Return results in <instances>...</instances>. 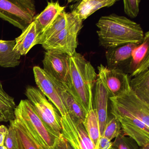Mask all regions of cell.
Instances as JSON below:
<instances>
[{"instance_id":"d6a6232c","label":"cell","mask_w":149,"mask_h":149,"mask_svg":"<svg viewBox=\"0 0 149 149\" xmlns=\"http://www.w3.org/2000/svg\"><path fill=\"white\" fill-rule=\"evenodd\" d=\"M0 149H7V148L5 146H0Z\"/></svg>"},{"instance_id":"83f0119b","label":"cell","mask_w":149,"mask_h":149,"mask_svg":"<svg viewBox=\"0 0 149 149\" xmlns=\"http://www.w3.org/2000/svg\"><path fill=\"white\" fill-rule=\"evenodd\" d=\"M4 146L7 149H17L14 130L11 123H10L8 132L5 139Z\"/></svg>"},{"instance_id":"8fae6325","label":"cell","mask_w":149,"mask_h":149,"mask_svg":"<svg viewBox=\"0 0 149 149\" xmlns=\"http://www.w3.org/2000/svg\"><path fill=\"white\" fill-rule=\"evenodd\" d=\"M97 70L111 97L120 95L130 88L128 74L120 69L109 68L101 64Z\"/></svg>"},{"instance_id":"9c48e42d","label":"cell","mask_w":149,"mask_h":149,"mask_svg":"<svg viewBox=\"0 0 149 149\" xmlns=\"http://www.w3.org/2000/svg\"><path fill=\"white\" fill-rule=\"evenodd\" d=\"M69 57L59 51H46L42 61L43 70L57 81L68 86L70 80Z\"/></svg>"},{"instance_id":"f546056e","label":"cell","mask_w":149,"mask_h":149,"mask_svg":"<svg viewBox=\"0 0 149 149\" xmlns=\"http://www.w3.org/2000/svg\"><path fill=\"white\" fill-rule=\"evenodd\" d=\"M51 149H74L69 142L64 138L62 136H61L57 140L55 145Z\"/></svg>"},{"instance_id":"277c9868","label":"cell","mask_w":149,"mask_h":149,"mask_svg":"<svg viewBox=\"0 0 149 149\" xmlns=\"http://www.w3.org/2000/svg\"><path fill=\"white\" fill-rule=\"evenodd\" d=\"M111 114L142 121L149 127V104L139 98L131 89L123 94L109 97Z\"/></svg>"},{"instance_id":"7c38bea8","label":"cell","mask_w":149,"mask_h":149,"mask_svg":"<svg viewBox=\"0 0 149 149\" xmlns=\"http://www.w3.org/2000/svg\"><path fill=\"white\" fill-rule=\"evenodd\" d=\"M110 97L102 78L97 74L93 89V105L98 118L101 136L102 135L109 118Z\"/></svg>"},{"instance_id":"603a6c76","label":"cell","mask_w":149,"mask_h":149,"mask_svg":"<svg viewBox=\"0 0 149 149\" xmlns=\"http://www.w3.org/2000/svg\"><path fill=\"white\" fill-rule=\"evenodd\" d=\"M16 106L14 98L5 91L0 81V122L13 120Z\"/></svg>"},{"instance_id":"5b68a950","label":"cell","mask_w":149,"mask_h":149,"mask_svg":"<svg viewBox=\"0 0 149 149\" xmlns=\"http://www.w3.org/2000/svg\"><path fill=\"white\" fill-rule=\"evenodd\" d=\"M32 0H0V18L23 31L36 16Z\"/></svg>"},{"instance_id":"4316f807","label":"cell","mask_w":149,"mask_h":149,"mask_svg":"<svg viewBox=\"0 0 149 149\" xmlns=\"http://www.w3.org/2000/svg\"><path fill=\"white\" fill-rule=\"evenodd\" d=\"M140 2V0L123 1L124 10L125 13L130 18H136L139 13Z\"/></svg>"},{"instance_id":"1f68e13d","label":"cell","mask_w":149,"mask_h":149,"mask_svg":"<svg viewBox=\"0 0 149 149\" xmlns=\"http://www.w3.org/2000/svg\"><path fill=\"white\" fill-rule=\"evenodd\" d=\"M139 149H149V144L143 146H139Z\"/></svg>"},{"instance_id":"ac0fdd59","label":"cell","mask_w":149,"mask_h":149,"mask_svg":"<svg viewBox=\"0 0 149 149\" xmlns=\"http://www.w3.org/2000/svg\"><path fill=\"white\" fill-rule=\"evenodd\" d=\"M63 102L67 113L84 122L87 112L64 84L57 81Z\"/></svg>"},{"instance_id":"44dd1931","label":"cell","mask_w":149,"mask_h":149,"mask_svg":"<svg viewBox=\"0 0 149 149\" xmlns=\"http://www.w3.org/2000/svg\"><path fill=\"white\" fill-rule=\"evenodd\" d=\"M15 40H0V67L15 68L19 65L21 56L14 50Z\"/></svg>"},{"instance_id":"f1b7e54d","label":"cell","mask_w":149,"mask_h":149,"mask_svg":"<svg viewBox=\"0 0 149 149\" xmlns=\"http://www.w3.org/2000/svg\"><path fill=\"white\" fill-rule=\"evenodd\" d=\"M112 145L111 140L103 136H101L95 149H109Z\"/></svg>"},{"instance_id":"d4e9b609","label":"cell","mask_w":149,"mask_h":149,"mask_svg":"<svg viewBox=\"0 0 149 149\" xmlns=\"http://www.w3.org/2000/svg\"><path fill=\"white\" fill-rule=\"evenodd\" d=\"M122 132V126L120 122L116 117L111 114L110 116H109L102 136L111 140L116 138Z\"/></svg>"},{"instance_id":"d6986e66","label":"cell","mask_w":149,"mask_h":149,"mask_svg":"<svg viewBox=\"0 0 149 149\" xmlns=\"http://www.w3.org/2000/svg\"><path fill=\"white\" fill-rule=\"evenodd\" d=\"M77 19L78 18L77 16L71 13H67L65 10L63 11L58 15L50 27L38 38L35 45L43 44L74 23Z\"/></svg>"},{"instance_id":"ba28073f","label":"cell","mask_w":149,"mask_h":149,"mask_svg":"<svg viewBox=\"0 0 149 149\" xmlns=\"http://www.w3.org/2000/svg\"><path fill=\"white\" fill-rule=\"evenodd\" d=\"M61 135L74 149H95L83 122L67 113L61 116Z\"/></svg>"},{"instance_id":"8992f818","label":"cell","mask_w":149,"mask_h":149,"mask_svg":"<svg viewBox=\"0 0 149 149\" xmlns=\"http://www.w3.org/2000/svg\"><path fill=\"white\" fill-rule=\"evenodd\" d=\"M25 95L39 117L58 136H61V116L54 105L37 88L29 86Z\"/></svg>"},{"instance_id":"3957f363","label":"cell","mask_w":149,"mask_h":149,"mask_svg":"<svg viewBox=\"0 0 149 149\" xmlns=\"http://www.w3.org/2000/svg\"><path fill=\"white\" fill-rule=\"evenodd\" d=\"M15 118L21 120L33 136L45 149L54 147L60 137L50 130L39 117L28 99L22 100L15 110Z\"/></svg>"},{"instance_id":"4dcf8cb0","label":"cell","mask_w":149,"mask_h":149,"mask_svg":"<svg viewBox=\"0 0 149 149\" xmlns=\"http://www.w3.org/2000/svg\"><path fill=\"white\" fill-rule=\"evenodd\" d=\"M8 129L5 125H0V146H4V142L8 132Z\"/></svg>"},{"instance_id":"2e32d148","label":"cell","mask_w":149,"mask_h":149,"mask_svg":"<svg viewBox=\"0 0 149 149\" xmlns=\"http://www.w3.org/2000/svg\"><path fill=\"white\" fill-rule=\"evenodd\" d=\"M139 45L129 43L107 49L105 53L108 68L120 69L123 65L128 64L133 49Z\"/></svg>"},{"instance_id":"4fadbf2b","label":"cell","mask_w":149,"mask_h":149,"mask_svg":"<svg viewBox=\"0 0 149 149\" xmlns=\"http://www.w3.org/2000/svg\"><path fill=\"white\" fill-rule=\"evenodd\" d=\"M149 32L145 34L142 42L132 51L131 57L127 64V73L134 77L149 70Z\"/></svg>"},{"instance_id":"5bb4252c","label":"cell","mask_w":149,"mask_h":149,"mask_svg":"<svg viewBox=\"0 0 149 149\" xmlns=\"http://www.w3.org/2000/svg\"><path fill=\"white\" fill-rule=\"evenodd\" d=\"M65 8V7L61 6L59 1H51L48 2L47 6L42 12L35 16L33 21L36 25L37 39L50 27Z\"/></svg>"},{"instance_id":"7402d4cb","label":"cell","mask_w":149,"mask_h":149,"mask_svg":"<svg viewBox=\"0 0 149 149\" xmlns=\"http://www.w3.org/2000/svg\"><path fill=\"white\" fill-rule=\"evenodd\" d=\"M132 91L142 101L149 104V70L134 77L130 82Z\"/></svg>"},{"instance_id":"9a60e30c","label":"cell","mask_w":149,"mask_h":149,"mask_svg":"<svg viewBox=\"0 0 149 149\" xmlns=\"http://www.w3.org/2000/svg\"><path fill=\"white\" fill-rule=\"evenodd\" d=\"M10 123L14 130L17 149H46L34 138L21 120L15 118Z\"/></svg>"},{"instance_id":"cb8c5ba5","label":"cell","mask_w":149,"mask_h":149,"mask_svg":"<svg viewBox=\"0 0 149 149\" xmlns=\"http://www.w3.org/2000/svg\"><path fill=\"white\" fill-rule=\"evenodd\" d=\"M83 123L90 138L96 146L101 135L98 118L94 108L88 111Z\"/></svg>"},{"instance_id":"836d02e7","label":"cell","mask_w":149,"mask_h":149,"mask_svg":"<svg viewBox=\"0 0 149 149\" xmlns=\"http://www.w3.org/2000/svg\"><path fill=\"white\" fill-rule=\"evenodd\" d=\"M114 149V148H112V146H111V148H110V149Z\"/></svg>"},{"instance_id":"484cf974","label":"cell","mask_w":149,"mask_h":149,"mask_svg":"<svg viewBox=\"0 0 149 149\" xmlns=\"http://www.w3.org/2000/svg\"><path fill=\"white\" fill-rule=\"evenodd\" d=\"M112 148L114 149H139V146L133 139L125 136L122 132L112 142Z\"/></svg>"},{"instance_id":"e0dca14e","label":"cell","mask_w":149,"mask_h":149,"mask_svg":"<svg viewBox=\"0 0 149 149\" xmlns=\"http://www.w3.org/2000/svg\"><path fill=\"white\" fill-rule=\"evenodd\" d=\"M117 0H82L72 6L71 13L83 22L101 8L111 6Z\"/></svg>"},{"instance_id":"30bf717a","label":"cell","mask_w":149,"mask_h":149,"mask_svg":"<svg viewBox=\"0 0 149 149\" xmlns=\"http://www.w3.org/2000/svg\"><path fill=\"white\" fill-rule=\"evenodd\" d=\"M35 81L38 88L56 108L61 116L67 114L63 102L57 81L38 66L33 68Z\"/></svg>"},{"instance_id":"52a82bcc","label":"cell","mask_w":149,"mask_h":149,"mask_svg":"<svg viewBox=\"0 0 149 149\" xmlns=\"http://www.w3.org/2000/svg\"><path fill=\"white\" fill-rule=\"evenodd\" d=\"M83 27V22L77 19L74 23L42 44L46 51H59L72 56L76 53L77 36Z\"/></svg>"},{"instance_id":"ffe728a7","label":"cell","mask_w":149,"mask_h":149,"mask_svg":"<svg viewBox=\"0 0 149 149\" xmlns=\"http://www.w3.org/2000/svg\"><path fill=\"white\" fill-rule=\"evenodd\" d=\"M36 25L34 22H32L21 34L15 39L14 50L21 56L26 55L30 49L34 47L37 39Z\"/></svg>"},{"instance_id":"6da1fadb","label":"cell","mask_w":149,"mask_h":149,"mask_svg":"<svg viewBox=\"0 0 149 149\" xmlns=\"http://www.w3.org/2000/svg\"><path fill=\"white\" fill-rule=\"evenodd\" d=\"M99 44L108 49L129 44H140L143 31L139 24L115 14L102 16L96 24Z\"/></svg>"},{"instance_id":"7a4b0ae2","label":"cell","mask_w":149,"mask_h":149,"mask_svg":"<svg viewBox=\"0 0 149 149\" xmlns=\"http://www.w3.org/2000/svg\"><path fill=\"white\" fill-rule=\"evenodd\" d=\"M97 74L90 62L76 53L69 57V84L72 95L88 113L93 108V89Z\"/></svg>"}]
</instances>
